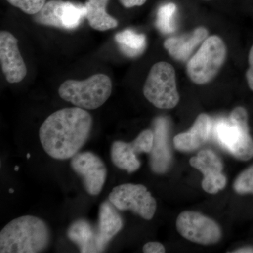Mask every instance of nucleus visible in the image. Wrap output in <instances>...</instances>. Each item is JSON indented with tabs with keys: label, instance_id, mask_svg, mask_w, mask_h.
<instances>
[{
	"label": "nucleus",
	"instance_id": "f257e3e1",
	"mask_svg": "<svg viewBox=\"0 0 253 253\" xmlns=\"http://www.w3.org/2000/svg\"><path fill=\"white\" fill-rule=\"evenodd\" d=\"M92 123L90 113L76 106L53 113L40 128L43 149L54 159L72 158L87 141Z\"/></svg>",
	"mask_w": 253,
	"mask_h": 253
},
{
	"label": "nucleus",
	"instance_id": "f03ea898",
	"mask_svg": "<svg viewBox=\"0 0 253 253\" xmlns=\"http://www.w3.org/2000/svg\"><path fill=\"white\" fill-rule=\"evenodd\" d=\"M51 234L41 218L26 215L10 221L0 232V253H38L48 247Z\"/></svg>",
	"mask_w": 253,
	"mask_h": 253
},
{
	"label": "nucleus",
	"instance_id": "7ed1b4c3",
	"mask_svg": "<svg viewBox=\"0 0 253 253\" xmlns=\"http://www.w3.org/2000/svg\"><path fill=\"white\" fill-rule=\"evenodd\" d=\"M218 142L241 161L253 157V140L250 135L248 113L243 107H236L228 119L222 118L214 125Z\"/></svg>",
	"mask_w": 253,
	"mask_h": 253
},
{
	"label": "nucleus",
	"instance_id": "20e7f679",
	"mask_svg": "<svg viewBox=\"0 0 253 253\" xmlns=\"http://www.w3.org/2000/svg\"><path fill=\"white\" fill-rule=\"evenodd\" d=\"M112 92V82L109 76L99 73L84 81L68 80L60 86V97L76 107L94 110L101 107Z\"/></svg>",
	"mask_w": 253,
	"mask_h": 253
},
{
	"label": "nucleus",
	"instance_id": "39448f33",
	"mask_svg": "<svg viewBox=\"0 0 253 253\" xmlns=\"http://www.w3.org/2000/svg\"><path fill=\"white\" fill-rule=\"evenodd\" d=\"M227 50L220 37H208L186 66L188 76L193 83L205 84L217 76L225 61Z\"/></svg>",
	"mask_w": 253,
	"mask_h": 253
},
{
	"label": "nucleus",
	"instance_id": "423d86ee",
	"mask_svg": "<svg viewBox=\"0 0 253 253\" xmlns=\"http://www.w3.org/2000/svg\"><path fill=\"white\" fill-rule=\"evenodd\" d=\"M146 99L158 109H171L179 101L176 89V73L170 63H155L150 70L144 85Z\"/></svg>",
	"mask_w": 253,
	"mask_h": 253
},
{
	"label": "nucleus",
	"instance_id": "0eeeda50",
	"mask_svg": "<svg viewBox=\"0 0 253 253\" xmlns=\"http://www.w3.org/2000/svg\"><path fill=\"white\" fill-rule=\"evenodd\" d=\"M109 200L118 211H131L146 220L156 213V199L142 184H123L113 188Z\"/></svg>",
	"mask_w": 253,
	"mask_h": 253
},
{
	"label": "nucleus",
	"instance_id": "6e6552de",
	"mask_svg": "<svg viewBox=\"0 0 253 253\" xmlns=\"http://www.w3.org/2000/svg\"><path fill=\"white\" fill-rule=\"evenodd\" d=\"M85 6L70 1L51 0L44 5L34 20L43 26L72 31L76 29L86 17Z\"/></svg>",
	"mask_w": 253,
	"mask_h": 253
},
{
	"label": "nucleus",
	"instance_id": "1a4fd4ad",
	"mask_svg": "<svg viewBox=\"0 0 253 253\" xmlns=\"http://www.w3.org/2000/svg\"><path fill=\"white\" fill-rule=\"evenodd\" d=\"M176 225L183 237L196 244H217L221 238V229L217 223L199 212H181L176 219Z\"/></svg>",
	"mask_w": 253,
	"mask_h": 253
},
{
	"label": "nucleus",
	"instance_id": "9d476101",
	"mask_svg": "<svg viewBox=\"0 0 253 253\" xmlns=\"http://www.w3.org/2000/svg\"><path fill=\"white\" fill-rule=\"evenodd\" d=\"M71 166L83 179L88 194L97 196L101 193L107 177V169L97 155L90 151L78 153L71 159Z\"/></svg>",
	"mask_w": 253,
	"mask_h": 253
},
{
	"label": "nucleus",
	"instance_id": "9b49d317",
	"mask_svg": "<svg viewBox=\"0 0 253 253\" xmlns=\"http://www.w3.org/2000/svg\"><path fill=\"white\" fill-rule=\"evenodd\" d=\"M0 61L8 83H20L27 75V67L18 49V40L9 32L0 33Z\"/></svg>",
	"mask_w": 253,
	"mask_h": 253
},
{
	"label": "nucleus",
	"instance_id": "f8f14e48",
	"mask_svg": "<svg viewBox=\"0 0 253 253\" xmlns=\"http://www.w3.org/2000/svg\"><path fill=\"white\" fill-rule=\"evenodd\" d=\"M190 164L204 174L202 187L208 194H217L225 187L226 178L222 173V161L211 150L200 151L197 156L190 159Z\"/></svg>",
	"mask_w": 253,
	"mask_h": 253
},
{
	"label": "nucleus",
	"instance_id": "ddd939ff",
	"mask_svg": "<svg viewBox=\"0 0 253 253\" xmlns=\"http://www.w3.org/2000/svg\"><path fill=\"white\" fill-rule=\"evenodd\" d=\"M154 133V146L150 153V166L154 172L163 174L167 172L172 163L167 118L159 117L155 120Z\"/></svg>",
	"mask_w": 253,
	"mask_h": 253
},
{
	"label": "nucleus",
	"instance_id": "4468645a",
	"mask_svg": "<svg viewBox=\"0 0 253 253\" xmlns=\"http://www.w3.org/2000/svg\"><path fill=\"white\" fill-rule=\"evenodd\" d=\"M212 129V121L208 115H199L189 131L174 138V147L182 152H191L206 142Z\"/></svg>",
	"mask_w": 253,
	"mask_h": 253
},
{
	"label": "nucleus",
	"instance_id": "2eb2a0df",
	"mask_svg": "<svg viewBox=\"0 0 253 253\" xmlns=\"http://www.w3.org/2000/svg\"><path fill=\"white\" fill-rule=\"evenodd\" d=\"M116 210L117 208L109 200L100 206L97 229V244L100 253L104 252L109 241L122 229L123 219Z\"/></svg>",
	"mask_w": 253,
	"mask_h": 253
},
{
	"label": "nucleus",
	"instance_id": "dca6fc26",
	"mask_svg": "<svg viewBox=\"0 0 253 253\" xmlns=\"http://www.w3.org/2000/svg\"><path fill=\"white\" fill-rule=\"evenodd\" d=\"M208 30L204 27L196 28L189 34L168 38L164 42L165 49L176 61L189 59L195 49L207 38Z\"/></svg>",
	"mask_w": 253,
	"mask_h": 253
},
{
	"label": "nucleus",
	"instance_id": "f3484780",
	"mask_svg": "<svg viewBox=\"0 0 253 253\" xmlns=\"http://www.w3.org/2000/svg\"><path fill=\"white\" fill-rule=\"evenodd\" d=\"M70 240L78 245L81 253H100L97 244V229L84 219L75 221L68 228Z\"/></svg>",
	"mask_w": 253,
	"mask_h": 253
},
{
	"label": "nucleus",
	"instance_id": "a211bd4d",
	"mask_svg": "<svg viewBox=\"0 0 253 253\" xmlns=\"http://www.w3.org/2000/svg\"><path fill=\"white\" fill-rule=\"evenodd\" d=\"M109 0H86V18L89 26L94 30L106 31L117 27L116 18L106 12V5Z\"/></svg>",
	"mask_w": 253,
	"mask_h": 253
},
{
	"label": "nucleus",
	"instance_id": "6ab92c4d",
	"mask_svg": "<svg viewBox=\"0 0 253 253\" xmlns=\"http://www.w3.org/2000/svg\"><path fill=\"white\" fill-rule=\"evenodd\" d=\"M111 157L116 167L129 173L138 170L141 166L137 154L131 143L122 141L113 142L111 146Z\"/></svg>",
	"mask_w": 253,
	"mask_h": 253
},
{
	"label": "nucleus",
	"instance_id": "aec40b11",
	"mask_svg": "<svg viewBox=\"0 0 253 253\" xmlns=\"http://www.w3.org/2000/svg\"><path fill=\"white\" fill-rule=\"evenodd\" d=\"M115 40L123 54L131 58L142 54L146 46V36L131 30L118 33Z\"/></svg>",
	"mask_w": 253,
	"mask_h": 253
},
{
	"label": "nucleus",
	"instance_id": "412c9836",
	"mask_svg": "<svg viewBox=\"0 0 253 253\" xmlns=\"http://www.w3.org/2000/svg\"><path fill=\"white\" fill-rule=\"evenodd\" d=\"M176 6L174 3H168L158 9L156 26L164 34H170L176 31L175 15Z\"/></svg>",
	"mask_w": 253,
	"mask_h": 253
},
{
	"label": "nucleus",
	"instance_id": "4be33fe9",
	"mask_svg": "<svg viewBox=\"0 0 253 253\" xmlns=\"http://www.w3.org/2000/svg\"><path fill=\"white\" fill-rule=\"evenodd\" d=\"M234 188L238 194H253V166L238 176L234 181Z\"/></svg>",
	"mask_w": 253,
	"mask_h": 253
},
{
	"label": "nucleus",
	"instance_id": "5701e85b",
	"mask_svg": "<svg viewBox=\"0 0 253 253\" xmlns=\"http://www.w3.org/2000/svg\"><path fill=\"white\" fill-rule=\"evenodd\" d=\"M154 133L152 130L146 129L141 131L135 140L131 142L133 147L135 149L136 154L141 153L150 154L154 146Z\"/></svg>",
	"mask_w": 253,
	"mask_h": 253
},
{
	"label": "nucleus",
	"instance_id": "b1692460",
	"mask_svg": "<svg viewBox=\"0 0 253 253\" xmlns=\"http://www.w3.org/2000/svg\"><path fill=\"white\" fill-rule=\"evenodd\" d=\"M7 1L29 15L38 14L46 4V0H7Z\"/></svg>",
	"mask_w": 253,
	"mask_h": 253
},
{
	"label": "nucleus",
	"instance_id": "393cba45",
	"mask_svg": "<svg viewBox=\"0 0 253 253\" xmlns=\"http://www.w3.org/2000/svg\"><path fill=\"white\" fill-rule=\"evenodd\" d=\"M143 251L145 253H164L166 249L161 243L149 242L144 245Z\"/></svg>",
	"mask_w": 253,
	"mask_h": 253
},
{
	"label": "nucleus",
	"instance_id": "a878e982",
	"mask_svg": "<svg viewBox=\"0 0 253 253\" xmlns=\"http://www.w3.org/2000/svg\"><path fill=\"white\" fill-rule=\"evenodd\" d=\"M249 68L246 72V79L250 89L253 91V45L250 49L249 55Z\"/></svg>",
	"mask_w": 253,
	"mask_h": 253
},
{
	"label": "nucleus",
	"instance_id": "bb28decb",
	"mask_svg": "<svg viewBox=\"0 0 253 253\" xmlns=\"http://www.w3.org/2000/svg\"><path fill=\"white\" fill-rule=\"evenodd\" d=\"M147 0H120V2L126 8L142 6Z\"/></svg>",
	"mask_w": 253,
	"mask_h": 253
},
{
	"label": "nucleus",
	"instance_id": "cd10ccee",
	"mask_svg": "<svg viewBox=\"0 0 253 253\" xmlns=\"http://www.w3.org/2000/svg\"><path fill=\"white\" fill-rule=\"evenodd\" d=\"M233 253H253V248L246 247L243 248V249H240L239 250H236V251H234Z\"/></svg>",
	"mask_w": 253,
	"mask_h": 253
},
{
	"label": "nucleus",
	"instance_id": "c85d7f7f",
	"mask_svg": "<svg viewBox=\"0 0 253 253\" xmlns=\"http://www.w3.org/2000/svg\"><path fill=\"white\" fill-rule=\"evenodd\" d=\"M14 169L15 171H16V172H17V171H18V169H19V167H18V166H15Z\"/></svg>",
	"mask_w": 253,
	"mask_h": 253
},
{
	"label": "nucleus",
	"instance_id": "c756f323",
	"mask_svg": "<svg viewBox=\"0 0 253 253\" xmlns=\"http://www.w3.org/2000/svg\"><path fill=\"white\" fill-rule=\"evenodd\" d=\"M9 191V193H11V194H12V193L14 192V190L12 189H10Z\"/></svg>",
	"mask_w": 253,
	"mask_h": 253
},
{
	"label": "nucleus",
	"instance_id": "7c9ffc66",
	"mask_svg": "<svg viewBox=\"0 0 253 253\" xmlns=\"http://www.w3.org/2000/svg\"><path fill=\"white\" fill-rule=\"evenodd\" d=\"M31 158V155H30V154H27V158Z\"/></svg>",
	"mask_w": 253,
	"mask_h": 253
},
{
	"label": "nucleus",
	"instance_id": "2f4dec72",
	"mask_svg": "<svg viewBox=\"0 0 253 253\" xmlns=\"http://www.w3.org/2000/svg\"><path fill=\"white\" fill-rule=\"evenodd\" d=\"M205 1H209V0H205Z\"/></svg>",
	"mask_w": 253,
	"mask_h": 253
}]
</instances>
